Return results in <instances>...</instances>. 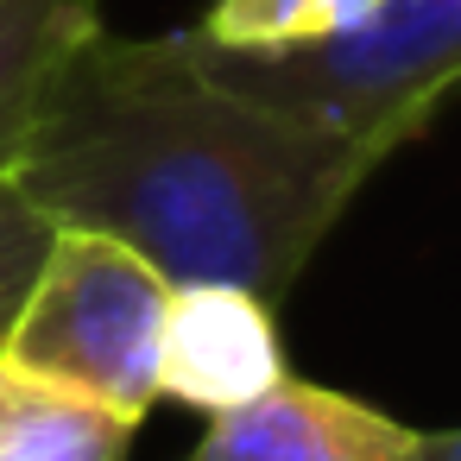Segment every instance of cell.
I'll list each match as a JSON object with an SVG mask.
<instances>
[{
  "mask_svg": "<svg viewBox=\"0 0 461 461\" xmlns=\"http://www.w3.org/2000/svg\"><path fill=\"white\" fill-rule=\"evenodd\" d=\"M379 14V0H209L190 26L209 51H297L341 39Z\"/></svg>",
  "mask_w": 461,
  "mask_h": 461,
  "instance_id": "obj_8",
  "label": "cell"
},
{
  "mask_svg": "<svg viewBox=\"0 0 461 461\" xmlns=\"http://www.w3.org/2000/svg\"><path fill=\"white\" fill-rule=\"evenodd\" d=\"M385 158L209 77L196 32H89L51 77L14 177L58 228H95L171 285L285 303Z\"/></svg>",
  "mask_w": 461,
  "mask_h": 461,
  "instance_id": "obj_1",
  "label": "cell"
},
{
  "mask_svg": "<svg viewBox=\"0 0 461 461\" xmlns=\"http://www.w3.org/2000/svg\"><path fill=\"white\" fill-rule=\"evenodd\" d=\"M411 461H461V423L455 429H423Z\"/></svg>",
  "mask_w": 461,
  "mask_h": 461,
  "instance_id": "obj_10",
  "label": "cell"
},
{
  "mask_svg": "<svg viewBox=\"0 0 461 461\" xmlns=\"http://www.w3.org/2000/svg\"><path fill=\"white\" fill-rule=\"evenodd\" d=\"M102 32V0H0V177H14L64 58Z\"/></svg>",
  "mask_w": 461,
  "mask_h": 461,
  "instance_id": "obj_6",
  "label": "cell"
},
{
  "mask_svg": "<svg viewBox=\"0 0 461 461\" xmlns=\"http://www.w3.org/2000/svg\"><path fill=\"white\" fill-rule=\"evenodd\" d=\"M133 417L0 360V461H127Z\"/></svg>",
  "mask_w": 461,
  "mask_h": 461,
  "instance_id": "obj_7",
  "label": "cell"
},
{
  "mask_svg": "<svg viewBox=\"0 0 461 461\" xmlns=\"http://www.w3.org/2000/svg\"><path fill=\"white\" fill-rule=\"evenodd\" d=\"M58 221L26 196L20 177H0V354H7V335H14V316L45 266V247H51Z\"/></svg>",
  "mask_w": 461,
  "mask_h": 461,
  "instance_id": "obj_9",
  "label": "cell"
},
{
  "mask_svg": "<svg viewBox=\"0 0 461 461\" xmlns=\"http://www.w3.org/2000/svg\"><path fill=\"white\" fill-rule=\"evenodd\" d=\"M215 83L392 158L461 89V0H379L341 39L297 51H209Z\"/></svg>",
  "mask_w": 461,
  "mask_h": 461,
  "instance_id": "obj_2",
  "label": "cell"
},
{
  "mask_svg": "<svg viewBox=\"0 0 461 461\" xmlns=\"http://www.w3.org/2000/svg\"><path fill=\"white\" fill-rule=\"evenodd\" d=\"M165 303L171 278L152 259L95 228H58L0 360L146 423L158 404Z\"/></svg>",
  "mask_w": 461,
  "mask_h": 461,
  "instance_id": "obj_3",
  "label": "cell"
},
{
  "mask_svg": "<svg viewBox=\"0 0 461 461\" xmlns=\"http://www.w3.org/2000/svg\"><path fill=\"white\" fill-rule=\"evenodd\" d=\"M278 303L240 285H171L158 335V398H177L203 417L234 411L285 379Z\"/></svg>",
  "mask_w": 461,
  "mask_h": 461,
  "instance_id": "obj_4",
  "label": "cell"
},
{
  "mask_svg": "<svg viewBox=\"0 0 461 461\" xmlns=\"http://www.w3.org/2000/svg\"><path fill=\"white\" fill-rule=\"evenodd\" d=\"M417 436L423 429L398 423L379 404L285 373L272 392L215 411L184 461H411Z\"/></svg>",
  "mask_w": 461,
  "mask_h": 461,
  "instance_id": "obj_5",
  "label": "cell"
}]
</instances>
